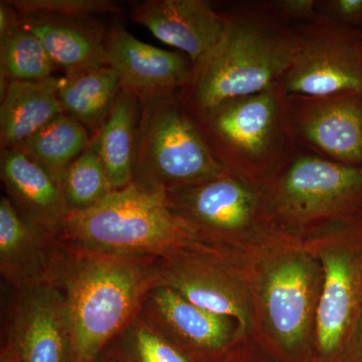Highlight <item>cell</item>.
<instances>
[{"label": "cell", "instance_id": "cell-13", "mask_svg": "<svg viewBox=\"0 0 362 362\" xmlns=\"http://www.w3.org/2000/svg\"><path fill=\"white\" fill-rule=\"evenodd\" d=\"M298 149L345 165L362 168V96L287 95Z\"/></svg>", "mask_w": 362, "mask_h": 362}, {"label": "cell", "instance_id": "cell-31", "mask_svg": "<svg viewBox=\"0 0 362 362\" xmlns=\"http://www.w3.org/2000/svg\"><path fill=\"white\" fill-rule=\"evenodd\" d=\"M338 362H362V310Z\"/></svg>", "mask_w": 362, "mask_h": 362}, {"label": "cell", "instance_id": "cell-27", "mask_svg": "<svg viewBox=\"0 0 362 362\" xmlns=\"http://www.w3.org/2000/svg\"><path fill=\"white\" fill-rule=\"evenodd\" d=\"M21 18L45 16L86 21L94 16L118 13L115 2L109 0H6Z\"/></svg>", "mask_w": 362, "mask_h": 362}, {"label": "cell", "instance_id": "cell-29", "mask_svg": "<svg viewBox=\"0 0 362 362\" xmlns=\"http://www.w3.org/2000/svg\"><path fill=\"white\" fill-rule=\"evenodd\" d=\"M267 6L293 25H303L319 16L318 0H265Z\"/></svg>", "mask_w": 362, "mask_h": 362}, {"label": "cell", "instance_id": "cell-30", "mask_svg": "<svg viewBox=\"0 0 362 362\" xmlns=\"http://www.w3.org/2000/svg\"><path fill=\"white\" fill-rule=\"evenodd\" d=\"M225 362H273L261 349L252 342L250 337L233 350Z\"/></svg>", "mask_w": 362, "mask_h": 362}, {"label": "cell", "instance_id": "cell-23", "mask_svg": "<svg viewBox=\"0 0 362 362\" xmlns=\"http://www.w3.org/2000/svg\"><path fill=\"white\" fill-rule=\"evenodd\" d=\"M90 141L89 133L83 124L62 114L16 149L39 164L61 187L66 171Z\"/></svg>", "mask_w": 362, "mask_h": 362}, {"label": "cell", "instance_id": "cell-8", "mask_svg": "<svg viewBox=\"0 0 362 362\" xmlns=\"http://www.w3.org/2000/svg\"><path fill=\"white\" fill-rule=\"evenodd\" d=\"M303 238L323 273L315 362H338L362 310V213L317 228Z\"/></svg>", "mask_w": 362, "mask_h": 362}, {"label": "cell", "instance_id": "cell-15", "mask_svg": "<svg viewBox=\"0 0 362 362\" xmlns=\"http://www.w3.org/2000/svg\"><path fill=\"white\" fill-rule=\"evenodd\" d=\"M66 247L59 238L26 223L6 197L0 201V274L25 291L44 286L61 288Z\"/></svg>", "mask_w": 362, "mask_h": 362}, {"label": "cell", "instance_id": "cell-19", "mask_svg": "<svg viewBox=\"0 0 362 362\" xmlns=\"http://www.w3.org/2000/svg\"><path fill=\"white\" fill-rule=\"evenodd\" d=\"M61 78L52 76L37 82L8 83L1 94L0 107L2 150L18 148L47 124L65 114L58 94Z\"/></svg>", "mask_w": 362, "mask_h": 362}, {"label": "cell", "instance_id": "cell-32", "mask_svg": "<svg viewBox=\"0 0 362 362\" xmlns=\"http://www.w3.org/2000/svg\"><path fill=\"white\" fill-rule=\"evenodd\" d=\"M21 25V16L8 2L0 4V39Z\"/></svg>", "mask_w": 362, "mask_h": 362}, {"label": "cell", "instance_id": "cell-24", "mask_svg": "<svg viewBox=\"0 0 362 362\" xmlns=\"http://www.w3.org/2000/svg\"><path fill=\"white\" fill-rule=\"evenodd\" d=\"M61 187L70 213L88 211L101 204L113 192L100 153L98 132L66 171Z\"/></svg>", "mask_w": 362, "mask_h": 362}, {"label": "cell", "instance_id": "cell-28", "mask_svg": "<svg viewBox=\"0 0 362 362\" xmlns=\"http://www.w3.org/2000/svg\"><path fill=\"white\" fill-rule=\"evenodd\" d=\"M317 6L319 16L362 32V0H318Z\"/></svg>", "mask_w": 362, "mask_h": 362}, {"label": "cell", "instance_id": "cell-33", "mask_svg": "<svg viewBox=\"0 0 362 362\" xmlns=\"http://www.w3.org/2000/svg\"><path fill=\"white\" fill-rule=\"evenodd\" d=\"M0 362H16V352H14L13 344L6 337L1 343Z\"/></svg>", "mask_w": 362, "mask_h": 362}, {"label": "cell", "instance_id": "cell-12", "mask_svg": "<svg viewBox=\"0 0 362 362\" xmlns=\"http://www.w3.org/2000/svg\"><path fill=\"white\" fill-rule=\"evenodd\" d=\"M138 317L197 362H225L249 337L235 319L207 311L164 286L150 290Z\"/></svg>", "mask_w": 362, "mask_h": 362}, {"label": "cell", "instance_id": "cell-22", "mask_svg": "<svg viewBox=\"0 0 362 362\" xmlns=\"http://www.w3.org/2000/svg\"><path fill=\"white\" fill-rule=\"evenodd\" d=\"M121 90L118 74L103 66L62 78L58 94L64 113L97 133Z\"/></svg>", "mask_w": 362, "mask_h": 362}, {"label": "cell", "instance_id": "cell-25", "mask_svg": "<svg viewBox=\"0 0 362 362\" xmlns=\"http://www.w3.org/2000/svg\"><path fill=\"white\" fill-rule=\"evenodd\" d=\"M0 66L1 86L11 81L45 80L54 68L39 37L21 23L0 39Z\"/></svg>", "mask_w": 362, "mask_h": 362}, {"label": "cell", "instance_id": "cell-5", "mask_svg": "<svg viewBox=\"0 0 362 362\" xmlns=\"http://www.w3.org/2000/svg\"><path fill=\"white\" fill-rule=\"evenodd\" d=\"M281 86L232 100L195 120L226 170L268 188L297 152Z\"/></svg>", "mask_w": 362, "mask_h": 362}, {"label": "cell", "instance_id": "cell-7", "mask_svg": "<svg viewBox=\"0 0 362 362\" xmlns=\"http://www.w3.org/2000/svg\"><path fill=\"white\" fill-rule=\"evenodd\" d=\"M165 194L176 218L211 246L244 251L279 228L268 188L228 170Z\"/></svg>", "mask_w": 362, "mask_h": 362}, {"label": "cell", "instance_id": "cell-1", "mask_svg": "<svg viewBox=\"0 0 362 362\" xmlns=\"http://www.w3.org/2000/svg\"><path fill=\"white\" fill-rule=\"evenodd\" d=\"M242 252L251 294L249 337L273 362H315L323 273L304 238L277 228Z\"/></svg>", "mask_w": 362, "mask_h": 362}, {"label": "cell", "instance_id": "cell-21", "mask_svg": "<svg viewBox=\"0 0 362 362\" xmlns=\"http://www.w3.org/2000/svg\"><path fill=\"white\" fill-rule=\"evenodd\" d=\"M139 100L121 90L99 134L100 153L112 189L127 187L134 180L138 144Z\"/></svg>", "mask_w": 362, "mask_h": 362}, {"label": "cell", "instance_id": "cell-14", "mask_svg": "<svg viewBox=\"0 0 362 362\" xmlns=\"http://www.w3.org/2000/svg\"><path fill=\"white\" fill-rule=\"evenodd\" d=\"M4 337L16 362H71L70 330L61 288L44 286L14 291Z\"/></svg>", "mask_w": 362, "mask_h": 362}, {"label": "cell", "instance_id": "cell-6", "mask_svg": "<svg viewBox=\"0 0 362 362\" xmlns=\"http://www.w3.org/2000/svg\"><path fill=\"white\" fill-rule=\"evenodd\" d=\"M225 170L177 94L140 102L134 185L147 192H168Z\"/></svg>", "mask_w": 362, "mask_h": 362}, {"label": "cell", "instance_id": "cell-20", "mask_svg": "<svg viewBox=\"0 0 362 362\" xmlns=\"http://www.w3.org/2000/svg\"><path fill=\"white\" fill-rule=\"evenodd\" d=\"M21 23L39 37L52 64L66 75L108 66L106 37L85 21L30 16L21 18Z\"/></svg>", "mask_w": 362, "mask_h": 362}, {"label": "cell", "instance_id": "cell-10", "mask_svg": "<svg viewBox=\"0 0 362 362\" xmlns=\"http://www.w3.org/2000/svg\"><path fill=\"white\" fill-rule=\"evenodd\" d=\"M157 286L207 311L230 317L249 337L251 294L242 251L197 242L157 259Z\"/></svg>", "mask_w": 362, "mask_h": 362}, {"label": "cell", "instance_id": "cell-9", "mask_svg": "<svg viewBox=\"0 0 362 362\" xmlns=\"http://www.w3.org/2000/svg\"><path fill=\"white\" fill-rule=\"evenodd\" d=\"M268 192L279 228L304 237L362 213V168L298 149Z\"/></svg>", "mask_w": 362, "mask_h": 362}, {"label": "cell", "instance_id": "cell-34", "mask_svg": "<svg viewBox=\"0 0 362 362\" xmlns=\"http://www.w3.org/2000/svg\"><path fill=\"white\" fill-rule=\"evenodd\" d=\"M94 362H119L118 359L116 358L115 356L109 350L106 349L97 357L96 361Z\"/></svg>", "mask_w": 362, "mask_h": 362}, {"label": "cell", "instance_id": "cell-17", "mask_svg": "<svg viewBox=\"0 0 362 362\" xmlns=\"http://www.w3.org/2000/svg\"><path fill=\"white\" fill-rule=\"evenodd\" d=\"M131 18L187 54L194 65L225 30L223 13L207 0H146L133 8Z\"/></svg>", "mask_w": 362, "mask_h": 362}, {"label": "cell", "instance_id": "cell-2", "mask_svg": "<svg viewBox=\"0 0 362 362\" xmlns=\"http://www.w3.org/2000/svg\"><path fill=\"white\" fill-rule=\"evenodd\" d=\"M221 13L223 35L194 64L177 94L194 120L226 102L277 87L296 52V28L265 0L238 2Z\"/></svg>", "mask_w": 362, "mask_h": 362}, {"label": "cell", "instance_id": "cell-4", "mask_svg": "<svg viewBox=\"0 0 362 362\" xmlns=\"http://www.w3.org/2000/svg\"><path fill=\"white\" fill-rule=\"evenodd\" d=\"M59 239L73 249L154 259L199 242L170 211L165 192L133 182L88 211L69 214Z\"/></svg>", "mask_w": 362, "mask_h": 362}, {"label": "cell", "instance_id": "cell-26", "mask_svg": "<svg viewBox=\"0 0 362 362\" xmlns=\"http://www.w3.org/2000/svg\"><path fill=\"white\" fill-rule=\"evenodd\" d=\"M119 362H197L138 317L107 347Z\"/></svg>", "mask_w": 362, "mask_h": 362}, {"label": "cell", "instance_id": "cell-3", "mask_svg": "<svg viewBox=\"0 0 362 362\" xmlns=\"http://www.w3.org/2000/svg\"><path fill=\"white\" fill-rule=\"evenodd\" d=\"M66 247L61 289L71 362H94L139 316L146 295L157 286V259Z\"/></svg>", "mask_w": 362, "mask_h": 362}, {"label": "cell", "instance_id": "cell-16", "mask_svg": "<svg viewBox=\"0 0 362 362\" xmlns=\"http://www.w3.org/2000/svg\"><path fill=\"white\" fill-rule=\"evenodd\" d=\"M105 39L108 66L118 74L123 89L140 102L178 94L194 64L181 52H169L140 42L123 28H113Z\"/></svg>", "mask_w": 362, "mask_h": 362}, {"label": "cell", "instance_id": "cell-11", "mask_svg": "<svg viewBox=\"0 0 362 362\" xmlns=\"http://www.w3.org/2000/svg\"><path fill=\"white\" fill-rule=\"evenodd\" d=\"M294 26L297 49L280 84L286 94L362 96V32L321 16Z\"/></svg>", "mask_w": 362, "mask_h": 362}, {"label": "cell", "instance_id": "cell-18", "mask_svg": "<svg viewBox=\"0 0 362 362\" xmlns=\"http://www.w3.org/2000/svg\"><path fill=\"white\" fill-rule=\"evenodd\" d=\"M0 175L6 197L21 220L59 238L70 211L54 178L16 148L2 150Z\"/></svg>", "mask_w": 362, "mask_h": 362}]
</instances>
